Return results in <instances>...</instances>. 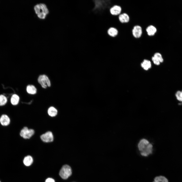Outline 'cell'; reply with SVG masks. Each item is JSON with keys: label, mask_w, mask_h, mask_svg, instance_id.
Listing matches in <instances>:
<instances>
[{"label": "cell", "mask_w": 182, "mask_h": 182, "mask_svg": "<svg viewBox=\"0 0 182 182\" xmlns=\"http://www.w3.org/2000/svg\"><path fill=\"white\" fill-rule=\"evenodd\" d=\"M138 147L141 155L147 156L151 154L153 151L152 144L147 139H142L139 141Z\"/></svg>", "instance_id": "cell-1"}, {"label": "cell", "mask_w": 182, "mask_h": 182, "mask_svg": "<svg viewBox=\"0 0 182 182\" xmlns=\"http://www.w3.org/2000/svg\"><path fill=\"white\" fill-rule=\"evenodd\" d=\"M34 9L38 17L41 19H45L49 12L47 6L43 3L36 5L34 6Z\"/></svg>", "instance_id": "cell-2"}, {"label": "cell", "mask_w": 182, "mask_h": 182, "mask_svg": "<svg viewBox=\"0 0 182 182\" xmlns=\"http://www.w3.org/2000/svg\"><path fill=\"white\" fill-rule=\"evenodd\" d=\"M72 169L68 165H65L61 168L59 172V175L63 179L67 178L71 175Z\"/></svg>", "instance_id": "cell-3"}, {"label": "cell", "mask_w": 182, "mask_h": 182, "mask_svg": "<svg viewBox=\"0 0 182 182\" xmlns=\"http://www.w3.org/2000/svg\"><path fill=\"white\" fill-rule=\"evenodd\" d=\"M34 130L29 129L27 127H24L21 130L20 134L21 136L25 139L30 138L34 133Z\"/></svg>", "instance_id": "cell-4"}, {"label": "cell", "mask_w": 182, "mask_h": 182, "mask_svg": "<svg viewBox=\"0 0 182 182\" xmlns=\"http://www.w3.org/2000/svg\"><path fill=\"white\" fill-rule=\"evenodd\" d=\"M39 83L44 88H46L47 86H51L50 81L48 77L44 75H40L38 79Z\"/></svg>", "instance_id": "cell-5"}, {"label": "cell", "mask_w": 182, "mask_h": 182, "mask_svg": "<svg viewBox=\"0 0 182 182\" xmlns=\"http://www.w3.org/2000/svg\"><path fill=\"white\" fill-rule=\"evenodd\" d=\"M132 35L135 38H140L142 34V28L140 25H135L133 27L132 30Z\"/></svg>", "instance_id": "cell-6"}, {"label": "cell", "mask_w": 182, "mask_h": 182, "mask_svg": "<svg viewBox=\"0 0 182 182\" xmlns=\"http://www.w3.org/2000/svg\"><path fill=\"white\" fill-rule=\"evenodd\" d=\"M40 138L42 141L45 143L51 142L54 140L53 134L50 131H48L41 135Z\"/></svg>", "instance_id": "cell-7"}, {"label": "cell", "mask_w": 182, "mask_h": 182, "mask_svg": "<svg viewBox=\"0 0 182 182\" xmlns=\"http://www.w3.org/2000/svg\"><path fill=\"white\" fill-rule=\"evenodd\" d=\"M122 9L121 7L118 5H114L110 9L111 14L114 16H117L121 13Z\"/></svg>", "instance_id": "cell-8"}, {"label": "cell", "mask_w": 182, "mask_h": 182, "mask_svg": "<svg viewBox=\"0 0 182 182\" xmlns=\"http://www.w3.org/2000/svg\"><path fill=\"white\" fill-rule=\"evenodd\" d=\"M118 19L119 21L123 24L127 23L130 20L129 16L125 13H121L118 16Z\"/></svg>", "instance_id": "cell-9"}, {"label": "cell", "mask_w": 182, "mask_h": 182, "mask_svg": "<svg viewBox=\"0 0 182 182\" xmlns=\"http://www.w3.org/2000/svg\"><path fill=\"white\" fill-rule=\"evenodd\" d=\"M146 30L147 34L150 36H154L157 31L156 27L152 25L148 26L146 28Z\"/></svg>", "instance_id": "cell-10"}, {"label": "cell", "mask_w": 182, "mask_h": 182, "mask_svg": "<svg viewBox=\"0 0 182 182\" xmlns=\"http://www.w3.org/2000/svg\"><path fill=\"white\" fill-rule=\"evenodd\" d=\"M10 119L7 115H2L0 118V123L2 126H6L8 125L10 123Z\"/></svg>", "instance_id": "cell-11"}, {"label": "cell", "mask_w": 182, "mask_h": 182, "mask_svg": "<svg viewBox=\"0 0 182 182\" xmlns=\"http://www.w3.org/2000/svg\"><path fill=\"white\" fill-rule=\"evenodd\" d=\"M108 35L112 37H117L118 35L119 31L118 29L114 27H111L107 31Z\"/></svg>", "instance_id": "cell-12"}, {"label": "cell", "mask_w": 182, "mask_h": 182, "mask_svg": "<svg viewBox=\"0 0 182 182\" xmlns=\"http://www.w3.org/2000/svg\"><path fill=\"white\" fill-rule=\"evenodd\" d=\"M141 67L145 70L147 71L151 67V62L149 60L144 59L141 64Z\"/></svg>", "instance_id": "cell-13"}, {"label": "cell", "mask_w": 182, "mask_h": 182, "mask_svg": "<svg viewBox=\"0 0 182 182\" xmlns=\"http://www.w3.org/2000/svg\"><path fill=\"white\" fill-rule=\"evenodd\" d=\"M58 111L57 109L54 107L51 106L48 109V113L50 117H53L57 115Z\"/></svg>", "instance_id": "cell-14"}, {"label": "cell", "mask_w": 182, "mask_h": 182, "mask_svg": "<svg viewBox=\"0 0 182 182\" xmlns=\"http://www.w3.org/2000/svg\"><path fill=\"white\" fill-rule=\"evenodd\" d=\"M32 157L30 155H28L24 158L23 162L24 164L26 166H29L31 165L33 162Z\"/></svg>", "instance_id": "cell-15"}, {"label": "cell", "mask_w": 182, "mask_h": 182, "mask_svg": "<svg viewBox=\"0 0 182 182\" xmlns=\"http://www.w3.org/2000/svg\"><path fill=\"white\" fill-rule=\"evenodd\" d=\"M27 91L29 94H36L37 89L36 87L33 85H29L27 87Z\"/></svg>", "instance_id": "cell-16"}, {"label": "cell", "mask_w": 182, "mask_h": 182, "mask_svg": "<svg viewBox=\"0 0 182 182\" xmlns=\"http://www.w3.org/2000/svg\"><path fill=\"white\" fill-rule=\"evenodd\" d=\"M19 98L17 95L14 94L13 95L11 99V102L13 105H17L19 102Z\"/></svg>", "instance_id": "cell-17"}, {"label": "cell", "mask_w": 182, "mask_h": 182, "mask_svg": "<svg viewBox=\"0 0 182 182\" xmlns=\"http://www.w3.org/2000/svg\"><path fill=\"white\" fill-rule=\"evenodd\" d=\"M153 182H168V181L166 177L160 176L155 177Z\"/></svg>", "instance_id": "cell-18"}, {"label": "cell", "mask_w": 182, "mask_h": 182, "mask_svg": "<svg viewBox=\"0 0 182 182\" xmlns=\"http://www.w3.org/2000/svg\"><path fill=\"white\" fill-rule=\"evenodd\" d=\"M7 101L6 97L3 95H0V106L5 105Z\"/></svg>", "instance_id": "cell-19"}, {"label": "cell", "mask_w": 182, "mask_h": 182, "mask_svg": "<svg viewBox=\"0 0 182 182\" xmlns=\"http://www.w3.org/2000/svg\"><path fill=\"white\" fill-rule=\"evenodd\" d=\"M154 57L157 59L161 63H162L164 61L162 55L159 52L155 53L153 55Z\"/></svg>", "instance_id": "cell-20"}, {"label": "cell", "mask_w": 182, "mask_h": 182, "mask_svg": "<svg viewBox=\"0 0 182 182\" xmlns=\"http://www.w3.org/2000/svg\"><path fill=\"white\" fill-rule=\"evenodd\" d=\"M177 99L179 101H182V90L178 91L175 95Z\"/></svg>", "instance_id": "cell-21"}, {"label": "cell", "mask_w": 182, "mask_h": 182, "mask_svg": "<svg viewBox=\"0 0 182 182\" xmlns=\"http://www.w3.org/2000/svg\"><path fill=\"white\" fill-rule=\"evenodd\" d=\"M151 60L153 63L155 65H159L160 64V62L154 56L152 57Z\"/></svg>", "instance_id": "cell-22"}, {"label": "cell", "mask_w": 182, "mask_h": 182, "mask_svg": "<svg viewBox=\"0 0 182 182\" xmlns=\"http://www.w3.org/2000/svg\"><path fill=\"white\" fill-rule=\"evenodd\" d=\"M45 182H55V181L53 179L49 178L46 180Z\"/></svg>", "instance_id": "cell-23"}, {"label": "cell", "mask_w": 182, "mask_h": 182, "mask_svg": "<svg viewBox=\"0 0 182 182\" xmlns=\"http://www.w3.org/2000/svg\"><path fill=\"white\" fill-rule=\"evenodd\" d=\"M0 182H1L0 180Z\"/></svg>", "instance_id": "cell-24"}]
</instances>
